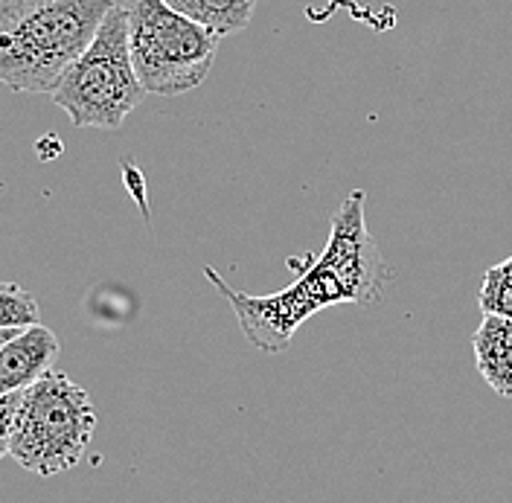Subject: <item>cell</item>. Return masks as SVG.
Here are the masks:
<instances>
[{"label": "cell", "mask_w": 512, "mask_h": 503, "mask_svg": "<svg viewBox=\"0 0 512 503\" xmlns=\"http://www.w3.org/2000/svg\"><path fill=\"white\" fill-rule=\"evenodd\" d=\"M475 364L483 381L504 399H512V320L483 315L472 338Z\"/></svg>", "instance_id": "7"}, {"label": "cell", "mask_w": 512, "mask_h": 503, "mask_svg": "<svg viewBox=\"0 0 512 503\" xmlns=\"http://www.w3.org/2000/svg\"><path fill=\"white\" fill-rule=\"evenodd\" d=\"M53 102L82 128H120L143 102V85L131 64L126 6L114 3L91 47L64 70Z\"/></svg>", "instance_id": "4"}, {"label": "cell", "mask_w": 512, "mask_h": 503, "mask_svg": "<svg viewBox=\"0 0 512 503\" xmlns=\"http://www.w3.org/2000/svg\"><path fill=\"white\" fill-rule=\"evenodd\" d=\"M364 189H352L341 201L329 242L309 271L300 280L265 297H251L224 283L213 268H204L207 280L230 303L239 320L242 335L259 352H283L303 320L318 315L329 306L355 303V306H376L384 297L387 285V265L382 251L373 242L367 221H364Z\"/></svg>", "instance_id": "1"}, {"label": "cell", "mask_w": 512, "mask_h": 503, "mask_svg": "<svg viewBox=\"0 0 512 503\" xmlns=\"http://www.w3.org/2000/svg\"><path fill=\"white\" fill-rule=\"evenodd\" d=\"M480 315H498L512 320V256L492 265L483 274L478 291Z\"/></svg>", "instance_id": "9"}, {"label": "cell", "mask_w": 512, "mask_h": 503, "mask_svg": "<svg viewBox=\"0 0 512 503\" xmlns=\"http://www.w3.org/2000/svg\"><path fill=\"white\" fill-rule=\"evenodd\" d=\"M166 6L224 38L251 24L256 0H166Z\"/></svg>", "instance_id": "8"}, {"label": "cell", "mask_w": 512, "mask_h": 503, "mask_svg": "<svg viewBox=\"0 0 512 503\" xmlns=\"http://www.w3.org/2000/svg\"><path fill=\"white\" fill-rule=\"evenodd\" d=\"M21 405V393H6L0 396V460L9 454V440H12V422L15 410Z\"/></svg>", "instance_id": "11"}, {"label": "cell", "mask_w": 512, "mask_h": 503, "mask_svg": "<svg viewBox=\"0 0 512 503\" xmlns=\"http://www.w3.org/2000/svg\"><path fill=\"white\" fill-rule=\"evenodd\" d=\"M96 408L82 384L50 370L21 393L9 454L38 477L70 472L82 463L94 437Z\"/></svg>", "instance_id": "3"}, {"label": "cell", "mask_w": 512, "mask_h": 503, "mask_svg": "<svg viewBox=\"0 0 512 503\" xmlns=\"http://www.w3.org/2000/svg\"><path fill=\"white\" fill-rule=\"evenodd\" d=\"M38 323V303L27 288L0 280V329H27Z\"/></svg>", "instance_id": "10"}, {"label": "cell", "mask_w": 512, "mask_h": 503, "mask_svg": "<svg viewBox=\"0 0 512 503\" xmlns=\"http://www.w3.org/2000/svg\"><path fill=\"white\" fill-rule=\"evenodd\" d=\"M117 0H0V85L53 94Z\"/></svg>", "instance_id": "2"}, {"label": "cell", "mask_w": 512, "mask_h": 503, "mask_svg": "<svg viewBox=\"0 0 512 503\" xmlns=\"http://www.w3.org/2000/svg\"><path fill=\"white\" fill-rule=\"evenodd\" d=\"M123 6L131 64L146 94L181 96L210 76L219 35L184 18L166 0H126Z\"/></svg>", "instance_id": "5"}, {"label": "cell", "mask_w": 512, "mask_h": 503, "mask_svg": "<svg viewBox=\"0 0 512 503\" xmlns=\"http://www.w3.org/2000/svg\"><path fill=\"white\" fill-rule=\"evenodd\" d=\"M18 332H21V329H0V349L9 344V341H12V338L18 335Z\"/></svg>", "instance_id": "12"}, {"label": "cell", "mask_w": 512, "mask_h": 503, "mask_svg": "<svg viewBox=\"0 0 512 503\" xmlns=\"http://www.w3.org/2000/svg\"><path fill=\"white\" fill-rule=\"evenodd\" d=\"M59 338L53 329L35 323L21 329L9 344L0 349V396L24 393L30 384L50 373L59 358Z\"/></svg>", "instance_id": "6"}]
</instances>
